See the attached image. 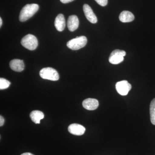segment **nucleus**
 Returning <instances> with one entry per match:
<instances>
[{
  "label": "nucleus",
  "instance_id": "obj_10",
  "mask_svg": "<svg viewBox=\"0 0 155 155\" xmlns=\"http://www.w3.org/2000/svg\"><path fill=\"white\" fill-rule=\"evenodd\" d=\"M10 67L15 72H21L24 70L25 65L22 60L14 59L10 62Z\"/></svg>",
  "mask_w": 155,
  "mask_h": 155
},
{
  "label": "nucleus",
  "instance_id": "obj_13",
  "mask_svg": "<svg viewBox=\"0 0 155 155\" xmlns=\"http://www.w3.org/2000/svg\"><path fill=\"white\" fill-rule=\"evenodd\" d=\"M119 19L123 22H132L134 19V15L130 11H123L119 15Z\"/></svg>",
  "mask_w": 155,
  "mask_h": 155
},
{
  "label": "nucleus",
  "instance_id": "obj_4",
  "mask_svg": "<svg viewBox=\"0 0 155 155\" xmlns=\"http://www.w3.org/2000/svg\"><path fill=\"white\" fill-rule=\"evenodd\" d=\"M40 75L42 78L53 81L59 80V75L56 70L51 67L43 68L39 72Z\"/></svg>",
  "mask_w": 155,
  "mask_h": 155
},
{
  "label": "nucleus",
  "instance_id": "obj_11",
  "mask_svg": "<svg viewBox=\"0 0 155 155\" xmlns=\"http://www.w3.org/2000/svg\"><path fill=\"white\" fill-rule=\"evenodd\" d=\"M79 20L76 15L69 16L67 21V27L69 30L73 31L78 28Z\"/></svg>",
  "mask_w": 155,
  "mask_h": 155
},
{
  "label": "nucleus",
  "instance_id": "obj_12",
  "mask_svg": "<svg viewBox=\"0 0 155 155\" xmlns=\"http://www.w3.org/2000/svg\"><path fill=\"white\" fill-rule=\"evenodd\" d=\"M54 25L58 31H62L64 30L66 26V22L63 14H58L56 17L55 19Z\"/></svg>",
  "mask_w": 155,
  "mask_h": 155
},
{
  "label": "nucleus",
  "instance_id": "obj_18",
  "mask_svg": "<svg viewBox=\"0 0 155 155\" xmlns=\"http://www.w3.org/2000/svg\"><path fill=\"white\" fill-rule=\"evenodd\" d=\"M5 122V120L4 118H3V116H0V126L1 127H2V126L4 125Z\"/></svg>",
  "mask_w": 155,
  "mask_h": 155
},
{
  "label": "nucleus",
  "instance_id": "obj_3",
  "mask_svg": "<svg viewBox=\"0 0 155 155\" xmlns=\"http://www.w3.org/2000/svg\"><path fill=\"white\" fill-rule=\"evenodd\" d=\"M87 43V39L86 37L81 36L77 37L72 39L67 43V46L72 50H78L83 48Z\"/></svg>",
  "mask_w": 155,
  "mask_h": 155
},
{
  "label": "nucleus",
  "instance_id": "obj_17",
  "mask_svg": "<svg viewBox=\"0 0 155 155\" xmlns=\"http://www.w3.org/2000/svg\"><path fill=\"white\" fill-rule=\"evenodd\" d=\"M100 5L104 7L107 5L108 0H95Z\"/></svg>",
  "mask_w": 155,
  "mask_h": 155
},
{
  "label": "nucleus",
  "instance_id": "obj_5",
  "mask_svg": "<svg viewBox=\"0 0 155 155\" xmlns=\"http://www.w3.org/2000/svg\"><path fill=\"white\" fill-rule=\"evenodd\" d=\"M126 55V52L124 51L115 50L113 51L109 58V61L111 64H118L124 61V57Z\"/></svg>",
  "mask_w": 155,
  "mask_h": 155
},
{
  "label": "nucleus",
  "instance_id": "obj_15",
  "mask_svg": "<svg viewBox=\"0 0 155 155\" xmlns=\"http://www.w3.org/2000/svg\"><path fill=\"white\" fill-rule=\"evenodd\" d=\"M151 122L155 125V98L151 102L150 107Z\"/></svg>",
  "mask_w": 155,
  "mask_h": 155
},
{
  "label": "nucleus",
  "instance_id": "obj_1",
  "mask_svg": "<svg viewBox=\"0 0 155 155\" xmlns=\"http://www.w3.org/2000/svg\"><path fill=\"white\" fill-rule=\"evenodd\" d=\"M39 9L38 5L36 4H28L24 6L20 11L19 20L25 22L32 17Z\"/></svg>",
  "mask_w": 155,
  "mask_h": 155
},
{
  "label": "nucleus",
  "instance_id": "obj_20",
  "mask_svg": "<svg viewBox=\"0 0 155 155\" xmlns=\"http://www.w3.org/2000/svg\"><path fill=\"white\" fill-rule=\"evenodd\" d=\"M21 155H34L32 154L31 153H22V154Z\"/></svg>",
  "mask_w": 155,
  "mask_h": 155
},
{
  "label": "nucleus",
  "instance_id": "obj_19",
  "mask_svg": "<svg viewBox=\"0 0 155 155\" xmlns=\"http://www.w3.org/2000/svg\"><path fill=\"white\" fill-rule=\"evenodd\" d=\"M73 1L74 0H60L61 2L64 3V4H67V3L71 2H73Z\"/></svg>",
  "mask_w": 155,
  "mask_h": 155
},
{
  "label": "nucleus",
  "instance_id": "obj_2",
  "mask_svg": "<svg viewBox=\"0 0 155 155\" xmlns=\"http://www.w3.org/2000/svg\"><path fill=\"white\" fill-rule=\"evenodd\" d=\"M21 45L25 48L33 51L36 49L38 45V41L36 37L31 34H28L21 40Z\"/></svg>",
  "mask_w": 155,
  "mask_h": 155
},
{
  "label": "nucleus",
  "instance_id": "obj_16",
  "mask_svg": "<svg viewBox=\"0 0 155 155\" xmlns=\"http://www.w3.org/2000/svg\"><path fill=\"white\" fill-rule=\"evenodd\" d=\"M11 82L4 78H0V89L4 90L8 88L10 86Z\"/></svg>",
  "mask_w": 155,
  "mask_h": 155
},
{
  "label": "nucleus",
  "instance_id": "obj_21",
  "mask_svg": "<svg viewBox=\"0 0 155 155\" xmlns=\"http://www.w3.org/2000/svg\"><path fill=\"white\" fill-rule=\"evenodd\" d=\"M2 18H0V26H2Z\"/></svg>",
  "mask_w": 155,
  "mask_h": 155
},
{
  "label": "nucleus",
  "instance_id": "obj_9",
  "mask_svg": "<svg viewBox=\"0 0 155 155\" xmlns=\"http://www.w3.org/2000/svg\"><path fill=\"white\" fill-rule=\"evenodd\" d=\"M83 107L88 110H94L98 108L99 102L95 99L87 98L82 102Z\"/></svg>",
  "mask_w": 155,
  "mask_h": 155
},
{
  "label": "nucleus",
  "instance_id": "obj_14",
  "mask_svg": "<svg viewBox=\"0 0 155 155\" xmlns=\"http://www.w3.org/2000/svg\"><path fill=\"white\" fill-rule=\"evenodd\" d=\"M30 117L35 124H40L41 120L44 118V114L41 111L34 110L30 113Z\"/></svg>",
  "mask_w": 155,
  "mask_h": 155
},
{
  "label": "nucleus",
  "instance_id": "obj_6",
  "mask_svg": "<svg viewBox=\"0 0 155 155\" xmlns=\"http://www.w3.org/2000/svg\"><path fill=\"white\" fill-rule=\"evenodd\" d=\"M117 91L122 96L127 95L131 88V85L126 80L122 81L117 82L116 84Z\"/></svg>",
  "mask_w": 155,
  "mask_h": 155
},
{
  "label": "nucleus",
  "instance_id": "obj_8",
  "mask_svg": "<svg viewBox=\"0 0 155 155\" xmlns=\"http://www.w3.org/2000/svg\"><path fill=\"white\" fill-rule=\"evenodd\" d=\"M68 130L69 133L73 135L80 136L84 133L85 128L80 124H72L69 125Z\"/></svg>",
  "mask_w": 155,
  "mask_h": 155
},
{
  "label": "nucleus",
  "instance_id": "obj_7",
  "mask_svg": "<svg viewBox=\"0 0 155 155\" xmlns=\"http://www.w3.org/2000/svg\"><path fill=\"white\" fill-rule=\"evenodd\" d=\"M83 11L87 19L92 23H97V19L94 14L91 8L87 4H84L83 5Z\"/></svg>",
  "mask_w": 155,
  "mask_h": 155
}]
</instances>
